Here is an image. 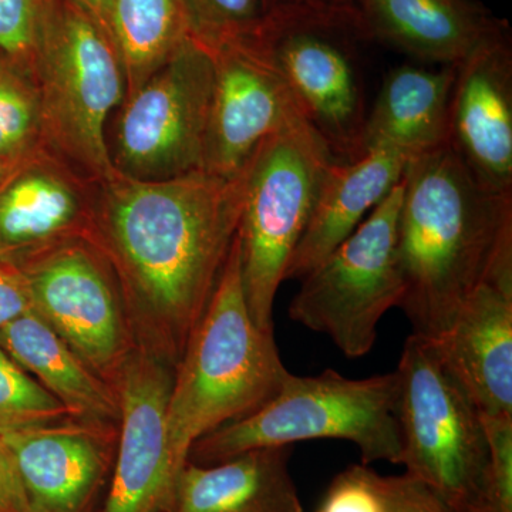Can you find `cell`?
I'll use <instances>...</instances> for the list:
<instances>
[{
	"label": "cell",
	"mask_w": 512,
	"mask_h": 512,
	"mask_svg": "<svg viewBox=\"0 0 512 512\" xmlns=\"http://www.w3.org/2000/svg\"><path fill=\"white\" fill-rule=\"evenodd\" d=\"M248 167L164 181L117 173L94 188L87 238L117 276L136 348L174 369L237 237Z\"/></svg>",
	"instance_id": "obj_1"
},
{
	"label": "cell",
	"mask_w": 512,
	"mask_h": 512,
	"mask_svg": "<svg viewBox=\"0 0 512 512\" xmlns=\"http://www.w3.org/2000/svg\"><path fill=\"white\" fill-rule=\"evenodd\" d=\"M402 183L399 308L414 335L436 342L512 254V194L483 187L448 144L410 160Z\"/></svg>",
	"instance_id": "obj_2"
},
{
	"label": "cell",
	"mask_w": 512,
	"mask_h": 512,
	"mask_svg": "<svg viewBox=\"0 0 512 512\" xmlns=\"http://www.w3.org/2000/svg\"><path fill=\"white\" fill-rule=\"evenodd\" d=\"M288 375L274 330L259 328L249 312L237 234L207 311L174 370L167 437L177 477L198 440L261 409Z\"/></svg>",
	"instance_id": "obj_3"
},
{
	"label": "cell",
	"mask_w": 512,
	"mask_h": 512,
	"mask_svg": "<svg viewBox=\"0 0 512 512\" xmlns=\"http://www.w3.org/2000/svg\"><path fill=\"white\" fill-rule=\"evenodd\" d=\"M399 392L397 372L367 379H348L335 370L289 373L261 409L198 440L188 463L212 466L256 448L333 439L355 444L365 466L400 464Z\"/></svg>",
	"instance_id": "obj_4"
},
{
	"label": "cell",
	"mask_w": 512,
	"mask_h": 512,
	"mask_svg": "<svg viewBox=\"0 0 512 512\" xmlns=\"http://www.w3.org/2000/svg\"><path fill=\"white\" fill-rule=\"evenodd\" d=\"M32 76L42 147L96 183L114 177L106 124L126 99V73L107 29L74 0H50Z\"/></svg>",
	"instance_id": "obj_5"
},
{
	"label": "cell",
	"mask_w": 512,
	"mask_h": 512,
	"mask_svg": "<svg viewBox=\"0 0 512 512\" xmlns=\"http://www.w3.org/2000/svg\"><path fill=\"white\" fill-rule=\"evenodd\" d=\"M367 39L348 5L305 0L272 10L251 40L284 79L303 120L336 160L362 156L365 92L356 42Z\"/></svg>",
	"instance_id": "obj_6"
},
{
	"label": "cell",
	"mask_w": 512,
	"mask_h": 512,
	"mask_svg": "<svg viewBox=\"0 0 512 512\" xmlns=\"http://www.w3.org/2000/svg\"><path fill=\"white\" fill-rule=\"evenodd\" d=\"M400 464L451 512H481L488 470L483 416L433 340L412 335L399 367Z\"/></svg>",
	"instance_id": "obj_7"
},
{
	"label": "cell",
	"mask_w": 512,
	"mask_h": 512,
	"mask_svg": "<svg viewBox=\"0 0 512 512\" xmlns=\"http://www.w3.org/2000/svg\"><path fill=\"white\" fill-rule=\"evenodd\" d=\"M335 160L319 134L299 119L268 138L249 163L238 237L245 298L259 328L274 330L276 292Z\"/></svg>",
	"instance_id": "obj_8"
},
{
	"label": "cell",
	"mask_w": 512,
	"mask_h": 512,
	"mask_svg": "<svg viewBox=\"0 0 512 512\" xmlns=\"http://www.w3.org/2000/svg\"><path fill=\"white\" fill-rule=\"evenodd\" d=\"M400 181L375 210L308 275L289 305V318L328 336L349 359L375 346L377 326L404 293L400 266Z\"/></svg>",
	"instance_id": "obj_9"
},
{
	"label": "cell",
	"mask_w": 512,
	"mask_h": 512,
	"mask_svg": "<svg viewBox=\"0 0 512 512\" xmlns=\"http://www.w3.org/2000/svg\"><path fill=\"white\" fill-rule=\"evenodd\" d=\"M212 90L210 50L188 37L120 104L109 147L114 170L138 181L201 171Z\"/></svg>",
	"instance_id": "obj_10"
},
{
	"label": "cell",
	"mask_w": 512,
	"mask_h": 512,
	"mask_svg": "<svg viewBox=\"0 0 512 512\" xmlns=\"http://www.w3.org/2000/svg\"><path fill=\"white\" fill-rule=\"evenodd\" d=\"M15 266L33 312L116 389L136 342L119 281L103 252L89 238H74Z\"/></svg>",
	"instance_id": "obj_11"
},
{
	"label": "cell",
	"mask_w": 512,
	"mask_h": 512,
	"mask_svg": "<svg viewBox=\"0 0 512 512\" xmlns=\"http://www.w3.org/2000/svg\"><path fill=\"white\" fill-rule=\"evenodd\" d=\"M174 367L136 348L121 370L119 448L103 512H170L175 474L167 437Z\"/></svg>",
	"instance_id": "obj_12"
},
{
	"label": "cell",
	"mask_w": 512,
	"mask_h": 512,
	"mask_svg": "<svg viewBox=\"0 0 512 512\" xmlns=\"http://www.w3.org/2000/svg\"><path fill=\"white\" fill-rule=\"evenodd\" d=\"M210 53L214 90L202 171L235 177L268 138L303 117L284 79L254 43H232Z\"/></svg>",
	"instance_id": "obj_13"
},
{
	"label": "cell",
	"mask_w": 512,
	"mask_h": 512,
	"mask_svg": "<svg viewBox=\"0 0 512 512\" xmlns=\"http://www.w3.org/2000/svg\"><path fill=\"white\" fill-rule=\"evenodd\" d=\"M447 144L474 178L512 194V47L508 25L456 64Z\"/></svg>",
	"instance_id": "obj_14"
},
{
	"label": "cell",
	"mask_w": 512,
	"mask_h": 512,
	"mask_svg": "<svg viewBox=\"0 0 512 512\" xmlns=\"http://www.w3.org/2000/svg\"><path fill=\"white\" fill-rule=\"evenodd\" d=\"M96 181L37 148L0 183V258L18 265L74 238L89 237Z\"/></svg>",
	"instance_id": "obj_15"
},
{
	"label": "cell",
	"mask_w": 512,
	"mask_h": 512,
	"mask_svg": "<svg viewBox=\"0 0 512 512\" xmlns=\"http://www.w3.org/2000/svg\"><path fill=\"white\" fill-rule=\"evenodd\" d=\"M434 343L483 416L512 417V254L497 262Z\"/></svg>",
	"instance_id": "obj_16"
},
{
	"label": "cell",
	"mask_w": 512,
	"mask_h": 512,
	"mask_svg": "<svg viewBox=\"0 0 512 512\" xmlns=\"http://www.w3.org/2000/svg\"><path fill=\"white\" fill-rule=\"evenodd\" d=\"M114 426L69 419L0 437L30 512H83L103 480Z\"/></svg>",
	"instance_id": "obj_17"
},
{
	"label": "cell",
	"mask_w": 512,
	"mask_h": 512,
	"mask_svg": "<svg viewBox=\"0 0 512 512\" xmlns=\"http://www.w3.org/2000/svg\"><path fill=\"white\" fill-rule=\"evenodd\" d=\"M367 39L421 62L457 64L507 23L474 0H348Z\"/></svg>",
	"instance_id": "obj_18"
},
{
	"label": "cell",
	"mask_w": 512,
	"mask_h": 512,
	"mask_svg": "<svg viewBox=\"0 0 512 512\" xmlns=\"http://www.w3.org/2000/svg\"><path fill=\"white\" fill-rule=\"evenodd\" d=\"M407 160L387 148H372L353 160H335L320 185L305 234L293 252L285 281L316 268L376 205L402 181Z\"/></svg>",
	"instance_id": "obj_19"
},
{
	"label": "cell",
	"mask_w": 512,
	"mask_h": 512,
	"mask_svg": "<svg viewBox=\"0 0 512 512\" xmlns=\"http://www.w3.org/2000/svg\"><path fill=\"white\" fill-rule=\"evenodd\" d=\"M291 456L292 446L266 447L212 466L187 463L170 512H305Z\"/></svg>",
	"instance_id": "obj_20"
},
{
	"label": "cell",
	"mask_w": 512,
	"mask_h": 512,
	"mask_svg": "<svg viewBox=\"0 0 512 512\" xmlns=\"http://www.w3.org/2000/svg\"><path fill=\"white\" fill-rule=\"evenodd\" d=\"M456 64L441 69L402 64L387 74L367 113L362 153L387 148L407 160L447 144Z\"/></svg>",
	"instance_id": "obj_21"
},
{
	"label": "cell",
	"mask_w": 512,
	"mask_h": 512,
	"mask_svg": "<svg viewBox=\"0 0 512 512\" xmlns=\"http://www.w3.org/2000/svg\"><path fill=\"white\" fill-rule=\"evenodd\" d=\"M0 348L55 396L72 419L107 426L119 423L116 389L84 365L35 312L0 328Z\"/></svg>",
	"instance_id": "obj_22"
},
{
	"label": "cell",
	"mask_w": 512,
	"mask_h": 512,
	"mask_svg": "<svg viewBox=\"0 0 512 512\" xmlns=\"http://www.w3.org/2000/svg\"><path fill=\"white\" fill-rule=\"evenodd\" d=\"M110 32L126 73V96L190 37L183 0H113Z\"/></svg>",
	"instance_id": "obj_23"
},
{
	"label": "cell",
	"mask_w": 512,
	"mask_h": 512,
	"mask_svg": "<svg viewBox=\"0 0 512 512\" xmlns=\"http://www.w3.org/2000/svg\"><path fill=\"white\" fill-rule=\"evenodd\" d=\"M39 147L42 116L35 80L0 55V157L18 164Z\"/></svg>",
	"instance_id": "obj_24"
},
{
	"label": "cell",
	"mask_w": 512,
	"mask_h": 512,
	"mask_svg": "<svg viewBox=\"0 0 512 512\" xmlns=\"http://www.w3.org/2000/svg\"><path fill=\"white\" fill-rule=\"evenodd\" d=\"M191 39L205 49L251 42L272 9L269 0H183Z\"/></svg>",
	"instance_id": "obj_25"
},
{
	"label": "cell",
	"mask_w": 512,
	"mask_h": 512,
	"mask_svg": "<svg viewBox=\"0 0 512 512\" xmlns=\"http://www.w3.org/2000/svg\"><path fill=\"white\" fill-rule=\"evenodd\" d=\"M69 419L66 407L0 348V437Z\"/></svg>",
	"instance_id": "obj_26"
},
{
	"label": "cell",
	"mask_w": 512,
	"mask_h": 512,
	"mask_svg": "<svg viewBox=\"0 0 512 512\" xmlns=\"http://www.w3.org/2000/svg\"><path fill=\"white\" fill-rule=\"evenodd\" d=\"M50 0H0V55L32 74Z\"/></svg>",
	"instance_id": "obj_27"
},
{
	"label": "cell",
	"mask_w": 512,
	"mask_h": 512,
	"mask_svg": "<svg viewBox=\"0 0 512 512\" xmlns=\"http://www.w3.org/2000/svg\"><path fill=\"white\" fill-rule=\"evenodd\" d=\"M483 423L488 470L481 512H512V417L483 416Z\"/></svg>",
	"instance_id": "obj_28"
},
{
	"label": "cell",
	"mask_w": 512,
	"mask_h": 512,
	"mask_svg": "<svg viewBox=\"0 0 512 512\" xmlns=\"http://www.w3.org/2000/svg\"><path fill=\"white\" fill-rule=\"evenodd\" d=\"M315 512H387L383 476L365 464L333 478Z\"/></svg>",
	"instance_id": "obj_29"
},
{
	"label": "cell",
	"mask_w": 512,
	"mask_h": 512,
	"mask_svg": "<svg viewBox=\"0 0 512 512\" xmlns=\"http://www.w3.org/2000/svg\"><path fill=\"white\" fill-rule=\"evenodd\" d=\"M387 512H451L426 485L414 478L383 477Z\"/></svg>",
	"instance_id": "obj_30"
},
{
	"label": "cell",
	"mask_w": 512,
	"mask_h": 512,
	"mask_svg": "<svg viewBox=\"0 0 512 512\" xmlns=\"http://www.w3.org/2000/svg\"><path fill=\"white\" fill-rule=\"evenodd\" d=\"M33 311L28 286L15 265L0 258V328Z\"/></svg>",
	"instance_id": "obj_31"
},
{
	"label": "cell",
	"mask_w": 512,
	"mask_h": 512,
	"mask_svg": "<svg viewBox=\"0 0 512 512\" xmlns=\"http://www.w3.org/2000/svg\"><path fill=\"white\" fill-rule=\"evenodd\" d=\"M0 512H30L18 470L8 447L0 439Z\"/></svg>",
	"instance_id": "obj_32"
},
{
	"label": "cell",
	"mask_w": 512,
	"mask_h": 512,
	"mask_svg": "<svg viewBox=\"0 0 512 512\" xmlns=\"http://www.w3.org/2000/svg\"><path fill=\"white\" fill-rule=\"evenodd\" d=\"M74 2L79 3L84 10H87L111 35L110 13L113 0H74Z\"/></svg>",
	"instance_id": "obj_33"
},
{
	"label": "cell",
	"mask_w": 512,
	"mask_h": 512,
	"mask_svg": "<svg viewBox=\"0 0 512 512\" xmlns=\"http://www.w3.org/2000/svg\"><path fill=\"white\" fill-rule=\"evenodd\" d=\"M19 164V163H18ZM16 163H12V161L5 160V158L0 157V183L8 177L10 171L18 165Z\"/></svg>",
	"instance_id": "obj_34"
},
{
	"label": "cell",
	"mask_w": 512,
	"mask_h": 512,
	"mask_svg": "<svg viewBox=\"0 0 512 512\" xmlns=\"http://www.w3.org/2000/svg\"><path fill=\"white\" fill-rule=\"evenodd\" d=\"M305 2V0H269V5H271V9H281L286 8V6L298 5V3Z\"/></svg>",
	"instance_id": "obj_35"
},
{
	"label": "cell",
	"mask_w": 512,
	"mask_h": 512,
	"mask_svg": "<svg viewBox=\"0 0 512 512\" xmlns=\"http://www.w3.org/2000/svg\"><path fill=\"white\" fill-rule=\"evenodd\" d=\"M318 2L329 3V5H346L348 0H318Z\"/></svg>",
	"instance_id": "obj_36"
}]
</instances>
